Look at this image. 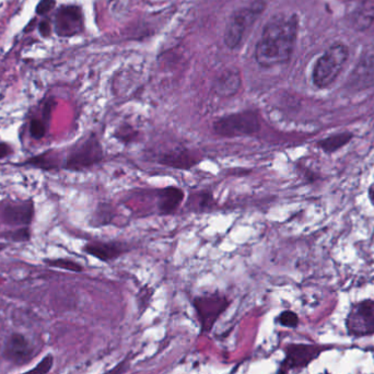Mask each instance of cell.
<instances>
[{"mask_svg":"<svg viewBox=\"0 0 374 374\" xmlns=\"http://www.w3.org/2000/svg\"><path fill=\"white\" fill-rule=\"evenodd\" d=\"M299 33V18L295 13H277L266 22L256 43L254 57L263 68L289 62Z\"/></svg>","mask_w":374,"mask_h":374,"instance_id":"1","label":"cell"},{"mask_svg":"<svg viewBox=\"0 0 374 374\" xmlns=\"http://www.w3.org/2000/svg\"><path fill=\"white\" fill-rule=\"evenodd\" d=\"M266 9L264 0H253L251 3L239 8L232 13L226 23L224 33V42L230 49L242 46L252 27Z\"/></svg>","mask_w":374,"mask_h":374,"instance_id":"2","label":"cell"},{"mask_svg":"<svg viewBox=\"0 0 374 374\" xmlns=\"http://www.w3.org/2000/svg\"><path fill=\"white\" fill-rule=\"evenodd\" d=\"M349 49L342 43H336L316 60L312 70V82L316 88L332 86L347 63Z\"/></svg>","mask_w":374,"mask_h":374,"instance_id":"3","label":"cell"},{"mask_svg":"<svg viewBox=\"0 0 374 374\" xmlns=\"http://www.w3.org/2000/svg\"><path fill=\"white\" fill-rule=\"evenodd\" d=\"M104 153L101 141L96 134H90L88 137L75 143L69 148L64 157L63 169L74 172H82L96 167L103 160Z\"/></svg>","mask_w":374,"mask_h":374,"instance_id":"4","label":"cell"},{"mask_svg":"<svg viewBox=\"0 0 374 374\" xmlns=\"http://www.w3.org/2000/svg\"><path fill=\"white\" fill-rule=\"evenodd\" d=\"M261 115L254 110H245L221 116L212 124L214 133L224 138L255 135L261 131Z\"/></svg>","mask_w":374,"mask_h":374,"instance_id":"5","label":"cell"},{"mask_svg":"<svg viewBox=\"0 0 374 374\" xmlns=\"http://www.w3.org/2000/svg\"><path fill=\"white\" fill-rule=\"evenodd\" d=\"M202 334H208L218 318L229 308L230 300L219 293L200 295L193 301Z\"/></svg>","mask_w":374,"mask_h":374,"instance_id":"6","label":"cell"},{"mask_svg":"<svg viewBox=\"0 0 374 374\" xmlns=\"http://www.w3.org/2000/svg\"><path fill=\"white\" fill-rule=\"evenodd\" d=\"M55 34L63 39L77 37L84 32V15L82 6L60 5L51 17Z\"/></svg>","mask_w":374,"mask_h":374,"instance_id":"7","label":"cell"},{"mask_svg":"<svg viewBox=\"0 0 374 374\" xmlns=\"http://www.w3.org/2000/svg\"><path fill=\"white\" fill-rule=\"evenodd\" d=\"M346 328L348 334L354 337L374 335V301L354 303L346 318Z\"/></svg>","mask_w":374,"mask_h":374,"instance_id":"8","label":"cell"},{"mask_svg":"<svg viewBox=\"0 0 374 374\" xmlns=\"http://www.w3.org/2000/svg\"><path fill=\"white\" fill-rule=\"evenodd\" d=\"M325 347L318 344H291L285 348V357L281 362L278 374H287L292 370L303 369L324 352Z\"/></svg>","mask_w":374,"mask_h":374,"instance_id":"9","label":"cell"},{"mask_svg":"<svg viewBox=\"0 0 374 374\" xmlns=\"http://www.w3.org/2000/svg\"><path fill=\"white\" fill-rule=\"evenodd\" d=\"M34 347L25 335L13 333L8 336L4 344L3 354L7 361L17 366H23L32 359Z\"/></svg>","mask_w":374,"mask_h":374,"instance_id":"10","label":"cell"},{"mask_svg":"<svg viewBox=\"0 0 374 374\" xmlns=\"http://www.w3.org/2000/svg\"><path fill=\"white\" fill-rule=\"evenodd\" d=\"M347 86L354 91L374 86V53H367L358 60L348 77Z\"/></svg>","mask_w":374,"mask_h":374,"instance_id":"11","label":"cell"},{"mask_svg":"<svg viewBox=\"0 0 374 374\" xmlns=\"http://www.w3.org/2000/svg\"><path fill=\"white\" fill-rule=\"evenodd\" d=\"M34 202L32 200L10 202L3 207L0 218L4 224L9 226H29L34 218Z\"/></svg>","mask_w":374,"mask_h":374,"instance_id":"12","label":"cell"},{"mask_svg":"<svg viewBox=\"0 0 374 374\" xmlns=\"http://www.w3.org/2000/svg\"><path fill=\"white\" fill-rule=\"evenodd\" d=\"M200 159L194 151L187 148H174L159 157L157 162L175 170L188 171L200 163Z\"/></svg>","mask_w":374,"mask_h":374,"instance_id":"13","label":"cell"},{"mask_svg":"<svg viewBox=\"0 0 374 374\" xmlns=\"http://www.w3.org/2000/svg\"><path fill=\"white\" fill-rule=\"evenodd\" d=\"M82 251L101 262H111L127 252V246L120 242H89Z\"/></svg>","mask_w":374,"mask_h":374,"instance_id":"14","label":"cell"},{"mask_svg":"<svg viewBox=\"0 0 374 374\" xmlns=\"http://www.w3.org/2000/svg\"><path fill=\"white\" fill-rule=\"evenodd\" d=\"M242 86L241 72L239 69L226 68L220 72L214 82V91L221 98H230L239 92Z\"/></svg>","mask_w":374,"mask_h":374,"instance_id":"15","label":"cell"},{"mask_svg":"<svg viewBox=\"0 0 374 374\" xmlns=\"http://www.w3.org/2000/svg\"><path fill=\"white\" fill-rule=\"evenodd\" d=\"M185 193L177 186H167L159 191L157 195V207L160 214H173L184 202Z\"/></svg>","mask_w":374,"mask_h":374,"instance_id":"16","label":"cell"},{"mask_svg":"<svg viewBox=\"0 0 374 374\" xmlns=\"http://www.w3.org/2000/svg\"><path fill=\"white\" fill-rule=\"evenodd\" d=\"M373 22L374 0H363L350 15V27L356 31H364Z\"/></svg>","mask_w":374,"mask_h":374,"instance_id":"17","label":"cell"},{"mask_svg":"<svg viewBox=\"0 0 374 374\" xmlns=\"http://www.w3.org/2000/svg\"><path fill=\"white\" fill-rule=\"evenodd\" d=\"M20 165H27L39 170L52 171L63 167V161H60V153L55 150H49L30 157Z\"/></svg>","mask_w":374,"mask_h":374,"instance_id":"18","label":"cell"},{"mask_svg":"<svg viewBox=\"0 0 374 374\" xmlns=\"http://www.w3.org/2000/svg\"><path fill=\"white\" fill-rule=\"evenodd\" d=\"M214 206H216V200L212 193L202 191V192L193 193L190 195L186 208L191 212H204L214 209Z\"/></svg>","mask_w":374,"mask_h":374,"instance_id":"19","label":"cell"},{"mask_svg":"<svg viewBox=\"0 0 374 374\" xmlns=\"http://www.w3.org/2000/svg\"><path fill=\"white\" fill-rule=\"evenodd\" d=\"M352 137L354 135L352 133L336 134V135L330 136V137L318 141V146L326 153H335V151L340 150L342 147L348 145Z\"/></svg>","mask_w":374,"mask_h":374,"instance_id":"20","label":"cell"},{"mask_svg":"<svg viewBox=\"0 0 374 374\" xmlns=\"http://www.w3.org/2000/svg\"><path fill=\"white\" fill-rule=\"evenodd\" d=\"M44 263L53 269H64L72 273H82L84 266L69 259H44Z\"/></svg>","mask_w":374,"mask_h":374,"instance_id":"21","label":"cell"},{"mask_svg":"<svg viewBox=\"0 0 374 374\" xmlns=\"http://www.w3.org/2000/svg\"><path fill=\"white\" fill-rule=\"evenodd\" d=\"M49 121H47L45 118H31L29 124L30 136L35 141L42 139L46 135L47 131H49Z\"/></svg>","mask_w":374,"mask_h":374,"instance_id":"22","label":"cell"},{"mask_svg":"<svg viewBox=\"0 0 374 374\" xmlns=\"http://www.w3.org/2000/svg\"><path fill=\"white\" fill-rule=\"evenodd\" d=\"M114 137L117 139L120 143H131L137 141V138L139 137V133L137 129L129 125V124H123L116 129L114 133Z\"/></svg>","mask_w":374,"mask_h":374,"instance_id":"23","label":"cell"},{"mask_svg":"<svg viewBox=\"0 0 374 374\" xmlns=\"http://www.w3.org/2000/svg\"><path fill=\"white\" fill-rule=\"evenodd\" d=\"M114 217H115V214H114L111 206L101 204L98 205V209L94 212L92 221L96 222V226H105V224H111Z\"/></svg>","mask_w":374,"mask_h":374,"instance_id":"24","label":"cell"},{"mask_svg":"<svg viewBox=\"0 0 374 374\" xmlns=\"http://www.w3.org/2000/svg\"><path fill=\"white\" fill-rule=\"evenodd\" d=\"M53 366H54V357H53V354H47L44 359L41 360L37 364V367L22 374H49V371L52 370Z\"/></svg>","mask_w":374,"mask_h":374,"instance_id":"25","label":"cell"},{"mask_svg":"<svg viewBox=\"0 0 374 374\" xmlns=\"http://www.w3.org/2000/svg\"><path fill=\"white\" fill-rule=\"evenodd\" d=\"M277 322L283 328H298L299 316L297 313L292 312V311H283L277 318Z\"/></svg>","mask_w":374,"mask_h":374,"instance_id":"26","label":"cell"},{"mask_svg":"<svg viewBox=\"0 0 374 374\" xmlns=\"http://www.w3.org/2000/svg\"><path fill=\"white\" fill-rule=\"evenodd\" d=\"M56 8V0H39L35 7V15L43 18L49 17Z\"/></svg>","mask_w":374,"mask_h":374,"instance_id":"27","label":"cell"},{"mask_svg":"<svg viewBox=\"0 0 374 374\" xmlns=\"http://www.w3.org/2000/svg\"><path fill=\"white\" fill-rule=\"evenodd\" d=\"M37 29L39 37H43V39H49V37H52L54 30H53L51 17H45L42 20H39V22H37Z\"/></svg>","mask_w":374,"mask_h":374,"instance_id":"28","label":"cell"},{"mask_svg":"<svg viewBox=\"0 0 374 374\" xmlns=\"http://www.w3.org/2000/svg\"><path fill=\"white\" fill-rule=\"evenodd\" d=\"M10 240L15 242H25L31 239L29 226H20L19 229L9 234Z\"/></svg>","mask_w":374,"mask_h":374,"instance_id":"29","label":"cell"},{"mask_svg":"<svg viewBox=\"0 0 374 374\" xmlns=\"http://www.w3.org/2000/svg\"><path fill=\"white\" fill-rule=\"evenodd\" d=\"M13 153V147H11L9 143L0 141V160H3V159H6V157H10Z\"/></svg>","mask_w":374,"mask_h":374,"instance_id":"30","label":"cell"},{"mask_svg":"<svg viewBox=\"0 0 374 374\" xmlns=\"http://www.w3.org/2000/svg\"><path fill=\"white\" fill-rule=\"evenodd\" d=\"M35 22H37V17L33 18V19L31 20L29 23H27V27H25V29L23 30V31H25V33H30L32 32V31H34V29L37 27H33V23Z\"/></svg>","mask_w":374,"mask_h":374,"instance_id":"31","label":"cell"},{"mask_svg":"<svg viewBox=\"0 0 374 374\" xmlns=\"http://www.w3.org/2000/svg\"><path fill=\"white\" fill-rule=\"evenodd\" d=\"M368 194H369L370 200H371L372 205L374 206V183H372V184L370 185Z\"/></svg>","mask_w":374,"mask_h":374,"instance_id":"32","label":"cell"},{"mask_svg":"<svg viewBox=\"0 0 374 374\" xmlns=\"http://www.w3.org/2000/svg\"><path fill=\"white\" fill-rule=\"evenodd\" d=\"M7 247V244L5 243H0V252L4 251V250Z\"/></svg>","mask_w":374,"mask_h":374,"instance_id":"33","label":"cell"}]
</instances>
